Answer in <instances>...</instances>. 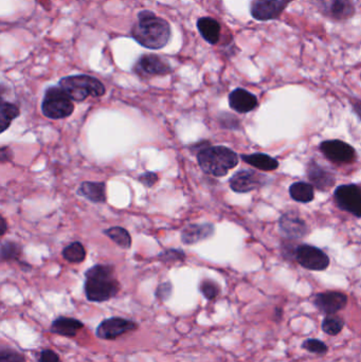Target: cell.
<instances>
[{
	"label": "cell",
	"mask_w": 361,
	"mask_h": 362,
	"mask_svg": "<svg viewBox=\"0 0 361 362\" xmlns=\"http://www.w3.org/2000/svg\"><path fill=\"white\" fill-rule=\"evenodd\" d=\"M132 38L147 49H162L170 42L172 29L170 23L149 10L137 15V21L131 30Z\"/></svg>",
	"instance_id": "6da1fadb"
},
{
	"label": "cell",
	"mask_w": 361,
	"mask_h": 362,
	"mask_svg": "<svg viewBox=\"0 0 361 362\" xmlns=\"http://www.w3.org/2000/svg\"><path fill=\"white\" fill-rule=\"evenodd\" d=\"M120 289L121 286L112 265H96L85 272L84 291L89 302L110 301L116 297Z\"/></svg>",
	"instance_id": "7a4b0ae2"
},
{
	"label": "cell",
	"mask_w": 361,
	"mask_h": 362,
	"mask_svg": "<svg viewBox=\"0 0 361 362\" xmlns=\"http://www.w3.org/2000/svg\"><path fill=\"white\" fill-rule=\"evenodd\" d=\"M198 165L206 174L225 176L238 165V157L225 147H203L197 154Z\"/></svg>",
	"instance_id": "3957f363"
},
{
	"label": "cell",
	"mask_w": 361,
	"mask_h": 362,
	"mask_svg": "<svg viewBox=\"0 0 361 362\" xmlns=\"http://www.w3.org/2000/svg\"><path fill=\"white\" fill-rule=\"evenodd\" d=\"M60 86L66 91L71 100L83 102L88 97L99 98L106 93L104 84L97 77L87 75H70L60 81Z\"/></svg>",
	"instance_id": "277c9868"
},
{
	"label": "cell",
	"mask_w": 361,
	"mask_h": 362,
	"mask_svg": "<svg viewBox=\"0 0 361 362\" xmlns=\"http://www.w3.org/2000/svg\"><path fill=\"white\" fill-rule=\"evenodd\" d=\"M73 110V101L61 86L49 87L45 91L42 103V112L45 117L60 120L71 116Z\"/></svg>",
	"instance_id": "5b68a950"
},
{
	"label": "cell",
	"mask_w": 361,
	"mask_h": 362,
	"mask_svg": "<svg viewBox=\"0 0 361 362\" xmlns=\"http://www.w3.org/2000/svg\"><path fill=\"white\" fill-rule=\"evenodd\" d=\"M139 328V324L131 319L123 317H110L104 319L96 330V336L101 340H116L120 337L135 332Z\"/></svg>",
	"instance_id": "8992f818"
},
{
	"label": "cell",
	"mask_w": 361,
	"mask_h": 362,
	"mask_svg": "<svg viewBox=\"0 0 361 362\" xmlns=\"http://www.w3.org/2000/svg\"><path fill=\"white\" fill-rule=\"evenodd\" d=\"M324 17L335 21H347L356 13L353 0H312Z\"/></svg>",
	"instance_id": "52a82bcc"
},
{
	"label": "cell",
	"mask_w": 361,
	"mask_h": 362,
	"mask_svg": "<svg viewBox=\"0 0 361 362\" xmlns=\"http://www.w3.org/2000/svg\"><path fill=\"white\" fill-rule=\"evenodd\" d=\"M290 3V0H252L250 13L256 21H275L281 17Z\"/></svg>",
	"instance_id": "ba28073f"
},
{
	"label": "cell",
	"mask_w": 361,
	"mask_h": 362,
	"mask_svg": "<svg viewBox=\"0 0 361 362\" xmlns=\"http://www.w3.org/2000/svg\"><path fill=\"white\" fill-rule=\"evenodd\" d=\"M296 260L302 267L316 272L326 269L329 265V256L321 249L310 245H302L297 248Z\"/></svg>",
	"instance_id": "9c48e42d"
},
{
	"label": "cell",
	"mask_w": 361,
	"mask_h": 362,
	"mask_svg": "<svg viewBox=\"0 0 361 362\" xmlns=\"http://www.w3.org/2000/svg\"><path fill=\"white\" fill-rule=\"evenodd\" d=\"M134 70L142 77H154L169 75L172 68L164 58L157 54H143L137 60Z\"/></svg>",
	"instance_id": "30bf717a"
},
{
	"label": "cell",
	"mask_w": 361,
	"mask_h": 362,
	"mask_svg": "<svg viewBox=\"0 0 361 362\" xmlns=\"http://www.w3.org/2000/svg\"><path fill=\"white\" fill-rule=\"evenodd\" d=\"M338 206L353 215L361 217V190L354 184L341 186L335 191Z\"/></svg>",
	"instance_id": "8fae6325"
},
{
	"label": "cell",
	"mask_w": 361,
	"mask_h": 362,
	"mask_svg": "<svg viewBox=\"0 0 361 362\" xmlns=\"http://www.w3.org/2000/svg\"><path fill=\"white\" fill-rule=\"evenodd\" d=\"M320 149L326 158L336 163H351L356 156L355 149L349 144L339 140L323 142Z\"/></svg>",
	"instance_id": "7c38bea8"
},
{
	"label": "cell",
	"mask_w": 361,
	"mask_h": 362,
	"mask_svg": "<svg viewBox=\"0 0 361 362\" xmlns=\"http://www.w3.org/2000/svg\"><path fill=\"white\" fill-rule=\"evenodd\" d=\"M314 304L322 313L329 316L347 306V297L339 291H326L316 295Z\"/></svg>",
	"instance_id": "4fadbf2b"
},
{
	"label": "cell",
	"mask_w": 361,
	"mask_h": 362,
	"mask_svg": "<svg viewBox=\"0 0 361 362\" xmlns=\"http://www.w3.org/2000/svg\"><path fill=\"white\" fill-rule=\"evenodd\" d=\"M266 178L253 171H240L230 179V186L234 192L247 193L265 184Z\"/></svg>",
	"instance_id": "5bb4252c"
},
{
	"label": "cell",
	"mask_w": 361,
	"mask_h": 362,
	"mask_svg": "<svg viewBox=\"0 0 361 362\" xmlns=\"http://www.w3.org/2000/svg\"><path fill=\"white\" fill-rule=\"evenodd\" d=\"M279 229L285 237L292 239H302L308 232L306 221L294 213L283 214L279 219Z\"/></svg>",
	"instance_id": "9a60e30c"
},
{
	"label": "cell",
	"mask_w": 361,
	"mask_h": 362,
	"mask_svg": "<svg viewBox=\"0 0 361 362\" xmlns=\"http://www.w3.org/2000/svg\"><path fill=\"white\" fill-rule=\"evenodd\" d=\"M84 323L73 317L60 316L52 321L50 333L66 338H75L83 328Z\"/></svg>",
	"instance_id": "2e32d148"
},
{
	"label": "cell",
	"mask_w": 361,
	"mask_h": 362,
	"mask_svg": "<svg viewBox=\"0 0 361 362\" xmlns=\"http://www.w3.org/2000/svg\"><path fill=\"white\" fill-rule=\"evenodd\" d=\"M229 104L234 112L246 114V112H251L258 106V99L249 91L238 88L233 90L229 95Z\"/></svg>",
	"instance_id": "e0dca14e"
},
{
	"label": "cell",
	"mask_w": 361,
	"mask_h": 362,
	"mask_svg": "<svg viewBox=\"0 0 361 362\" xmlns=\"http://www.w3.org/2000/svg\"><path fill=\"white\" fill-rule=\"evenodd\" d=\"M308 176L312 184L320 191L329 190L335 184V177L333 174L317 163H308Z\"/></svg>",
	"instance_id": "ac0fdd59"
},
{
	"label": "cell",
	"mask_w": 361,
	"mask_h": 362,
	"mask_svg": "<svg viewBox=\"0 0 361 362\" xmlns=\"http://www.w3.org/2000/svg\"><path fill=\"white\" fill-rule=\"evenodd\" d=\"M214 227L211 224L205 225H190L184 228L182 233V241L184 244L193 245L203 239L212 237Z\"/></svg>",
	"instance_id": "d6986e66"
},
{
	"label": "cell",
	"mask_w": 361,
	"mask_h": 362,
	"mask_svg": "<svg viewBox=\"0 0 361 362\" xmlns=\"http://www.w3.org/2000/svg\"><path fill=\"white\" fill-rule=\"evenodd\" d=\"M197 29L206 42L216 45L221 38V28L219 21L212 17H201L197 21Z\"/></svg>",
	"instance_id": "ffe728a7"
},
{
	"label": "cell",
	"mask_w": 361,
	"mask_h": 362,
	"mask_svg": "<svg viewBox=\"0 0 361 362\" xmlns=\"http://www.w3.org/2000/svg\"><path fill=\"white\" fill-rule=\"evenodd\" d=\"M77 194L87 198L90 202L101 204L106 202V186L104 182L85 181L77 190Z\"/></svg>",
	"instance_id": "44dd1931"
},
{
	"label": "cell",
	"mask_w": 361,
	"mask_h": 362,
	"mask_svg": "<svg viewBox=\"0 0 361 362\" xmlns=\"http://www.w3.org/2000/svg\"><path fill=\"white\" fill-rule=\"evenodd\" d=\"M242 160L248 165L264 171V172H271L275 171L279 167V163L275 159L271 158V156L265 154H252V155L242 156Z\"/></svg>",
	"instance_id": "7402d4cb"
},
{
	"label": "cell",
	"mask_w": 361,
	"mask_h": 362,
	"mask_svg": "<svg viewBox=\"0 0 361 362\" xmlns=\"http://www.w3.org/2000/svg\"><path fill=\"white\" fill-rule=\"evenodd\" d=\"M19 116V108L13 103L1 102L0 105V130L5 132L10 125L12 121Z\"/></svg>",
	"instance_id": "603a6c76"
},
{
	"label": "cell",
	"mask_w": 361,
	"mask_h": 362,
	"mask_svg": "<svg viewBox=\"0 0 361 362\" xmlns=\"http://www.w3.org/2000/svg\"><path fill=\"white\" fill-rule=\"evenodd\" d=\"M291 198L299 202H310L314 200V189L306 182H296L289 189Z\"/></svg>",
	"instance_id": "cb8c5ba5"
},
{
	"label": "cell",
	"mask_w": 361,
	"mask_h": 362,
	"mask_svg": "<svg viewBox=\"0 0 361 362\" xmlns=\"http://www.w3.org/2000/svg\"><path fill=\"white\" fill-rule=\"evenodd\" d=\"M104 234L108 235L110 239L116 243L118 246L123 249H129L132 246V237L129 232L124 228L112 227L104 231Z\"/></svg>",
	"instance_id": "d4e9b609"
},
{
	"label": "cell",
	"mask_w": 361,
	"mask_h": 362,
	"mask_svg": "<svg viewBox=\"0 0 361 362\" xmlns=\"http://www.w3.org/2000/svg\"><path fill=\"white\" fill-rule=\"evenodd\" d=\"M63 256L66 261L73 264H79L86 258V250L79 241L68 245L63 250Z\"/></svg>",
	"instance_id": "484cf974"
},
{
	"label": "cell",
	"mask_w": 361,
	"mask_h": 362,
	"mask_svg": "<svg viewBox=\"0 0 361 362\" xmlns=\"http://www.w3.org/2000/svg\"><path fill=\"white\" fill-rule=\"evenodd\" d=\"M343 326H345L343 319L335 316V315L326 316L322 322V330L329 336H337L338 334H340Z\"/></svg>",
	"instance_id": "4316f807"
},
{
	"label": "cell",
	"mask_w": 361,
	"mask_h": 362,
	"mask_svg": "<svg viewBox=\"0 0 361 362\" xmlns=\"http://www.w3.org/2000/svg\"><path fill=\"white\" fill-rule=\"evenodd\" d=\"M0 362H27L26 356L21 352L10 348L1 346L0 348Z\"/></svg>",
	"instance_id": "83f0119b"
},
{
	"label": "cell",
	"mask_w": 361,
	"mask_h": 362,
	"mask_svg": "<svg viewBox=\"0 0 361 362\" xmlns=\"http://www.w3.org/2000/svg\"><path fill=\"white\" fill-rule=\"evenodd\" d=\"M199 291L206 299L212 301L219 295V286L212 280H203L199 284Z\"/></svg>",
	"instance_id": "f1b7e54d"
},
{
	"label": "cell",
	"mask_w": 361,
	"mask_h": 362,
	"mask_svg": "<svg viewBox=\"0 0 361 362\" xmlns=\"http://www.w3.org/2000/svg\"><path fill=\"white\" fill-rule=\"evenodd\" d=\"M21 248L16 243L7 241L1 247V258L3 261H16L21 256Z\"/></svg>",
	"instance_id": "f546056e"
},
{
	"label": "cell",
	"mask_w": 361,
	"mask_h": 362,
	"mask_svg": "<svg viewBox=\"0 0 361 362\" xmlns=\"http://www.w3.org/2000/svg\"><path fill=\"white\" fill-rule=\"evenodd\" d=\"M302 348L306 351L314 354H324L327 352L329 348L324 342L317 339H308L303 342Z\"/></svg>",
	"instance_id": "4dcf8cb0"
},
{
	"label": "cell",
	"mask_w": 361,
	"mask_h": 362,
	"mask_svg": "<svg viewBox=\"0 0 361 362\" xmlns=\"http://www.w3.org/2000/svg\"><path fill=\"white\" fill-rule=\"evenodd\" d=\"M159 258L163 263H174L184 261L186 258V254L184 251L178 250V249H168L159 254Z\"/></svg>",
	"instance_id": "1f68e13d"
},
{
	"label": "cell",
	"mask_w": 361,
	"mask_h": 362,
	"mask_svg": "<svg viewBox=\"0 0 361 362\" xmlns=\"http://www.w3.org/2000/svg\"><path fill=\"white\" fill-rule=\"evenodd\" d=\"M173 293V285L171 282H164V283L160 284L156 289V297L157 299L160 301L164 302L166 300L170 299L171 295Z\"/></svg>",
	"instance_id": "d6a6232c"
},
{
	"label": "cell",
	"mask_w": 361,
	"mask_h": 362,
	"mask_svg": "<svg viewBox=\"0 0 361 362\" xmlns=\"http://www.w3.org/2000/svg\"><path fill=\"white\" fill-rule=\"evenodd\" d=\"M38 362H62V359L53 350L45 348L38 354Z\"/></svg>",
	"instance_id": "836d02e7"
},
{
	"label": "cell",
	"mask_w": 361,
	"mask_h": 362,
	"mask_svg": "<svg viewBox=\"0 0 361 362\" xmlns=\"http://www.w3.org/2000/svg\"><path fill=\"white\" fill-rule=\"evenodd\" d=\"M139 181L147 188H151L158 181V175L156 173L147 172L140 175Z\"/></svg>",
	"instance_id": "e575fe53"
},
{
	"label": "cell",
	"mask_w": 361,
	"mask_h": 362,
	"mask_svg": "<svg viewBox=\"0 0 361 362\" xmlns=\"http://www.w3.org/2000/svg\"><path fill=\"white\" fill-rule=\"evenodd\" d=\"M0 158H1V162L3 163L8 162V161L11 160V159L13 158V153H12L11 149L8 147H1Z\"/></svg>",
	"instance_id": "d590c367"
},
{
	"label": "cell",
	"mask_w": 361,
	"mask_h": 362,
	"mask_svg": "<svg viewBox=\"0 0 361 362\" xmlns=\"http://www.w3.org/2000/svg\"><path fill=\"white\" fill-rule=\"evenodd\" d=\"M233 119H236V117L228 116V114H225V116L223 117V118H221V125L224 126V128H238V126L234 125V124H232V122H231V120H233Z\"/></svg>",
	"instance_id": "8d00e7d4"
},
{
	"label": "cell",
	"mask_w": 361,
	"mask_h": 362,
	"mask_svg": "<svg viewBox=\"0 0 361 362\" xmlns=\"http://www.w3.org/2000/svg\"><path fill=\"white\" fill-rule=\"evenodd\" d=\"M353 107H354L355 112H356V114H358L359 118L361 119V102L354 103Z\"/></svg>",
	"instance_id": "74e56055"
},
{
	"label": "cell",
	"mask_w": 361,
	"mask_h": 362,
	"mask_svg": "<svg viewBox=\"0 0 361 362\" xmlns=\"http://www.w3.org/2000/svg\"><path fill=\"white\" fill-rule=\"evenodd\" d=\"M1 235H5V233L7 232V223H5V219H1Z\"/></svg>",
	"instance_id": "f35d334b"
},
{
	"label": "cell",
	"mask_w": 361,
	"mask_h": 362,
	"mask_svg": "<svg viewBox=\"0 0 361 362\" xmlns=\"http://www.w3.org/2000/svg\"><path fill=\"white\" fill-rule=\"evenodd\" d=\"M291 3H292V1H295V0H290Z\"/></svg>",
	"instance_id": "ab89813d"
}]
</instances>
